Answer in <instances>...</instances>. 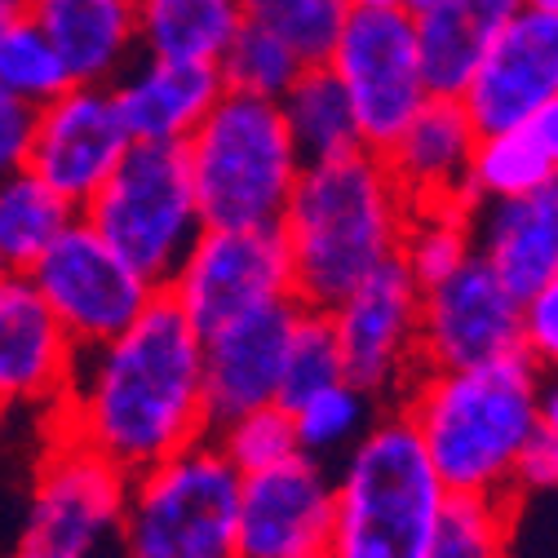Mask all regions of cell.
<instances>
[{
	"instance_id": "1",
	"label": "cell",
	"mask_w": 558,
	"mask_h": 558,
	"mask_svg": "<svg viewBox=\"0 0 558 558\" xmlns=\"http://www.w3.org/2000/svg\"><path fill=\"white\" fill-rule=\"evenodd\" d=\"M58 439H76L124 474H137L208 435L199 332L156 293L116 337L76 351L72 381L49 408Z\"/></svg>"
},
{
	"instance_id": "2",
	"label": "cell",
	"mask_w": 558,
	"mask_h": 558,
	"mask_svg": "<svg viewBox=\"0 0 558 558\" xmlns=\"http://www.w3.org/2000/svg\"><path fill=\"white\" fill-rule=\"evenodd\" d=\"M399 408L448 497H514L510 470L519 448L545 416H558L545 368L523 351L470 368H422Z\"/></svg>"
},
{
	"instance_id": "3",
	"label": "cell",
	"mask_w": 558,
	"mask_h": 558,
	"mask_svg": "<svg viewBox=\"0 0 558 558\" xmlns=\"http://www.w3.org/2000/svg\"><path fill=\"white\" fill-rule=\"evenodd\" d=\"M408 214L412 208L386 160L368 147L302 165L284 218H279L293 298L315 311L341 302L360 279L399 257Z\"/></svg>"
},
{
	"instance_id": "4",
	"label": "cell",
	"mask_w": 558,
	"mask_h": 558,
	"mask_svg": "<svg viewBox=\"0 0 558 558\" xmlns=\"http://www.w3.org/2000/svg\"><path fill=\"white\" fill-rule=\"evenodd\" d=\"M448 501L408 412L381 408L332 478L328 558H426Z\"/></svg>"
},
{
	"instance_id": "5",
	"label": "cell",
	"mask_w": 558,
	"mask_h": 558,
	"mask_svg": "<svg viewBox=\"0 0 558 558\" xmlns=\"http://www.w3.org/2000/svg\"><path fill=\"white\" fill-rule=\"evenodd\" d=\"M182 156L204 227H279L302 173L279 102L227 89L182 143Z\"/></svg>"
},
{
	"instance_id": "6",
	"label": "cell",
	"mask_w": 558,
	"mask_h": 558,
	"mask_svg": "<svg viewBox=\"0 0 558 558\" xmlns=\"http://www.w3.org/2000/svg\"><path fill=\"white\" fill-rule=\"evenodd\" d=\"M240 474L204 439L129 474L116 558H235Z\"/></svg>"
},
{
	"instance_id": "7",
	"label": "cell",
	"mask_w": 558,
	"mask_h": 558,
	"mask_svg": "<svg viewBox=\"0 0 558 558\" xmlns=\"http://www.w3.org/2000/svg\"><path fill=\"white\" fill-rule=\"evenodd\" d=\"M81 218L156 289L204 231L186 156L178 143H129L107 182L81 204Z\"/></svg>"
},
{
	"instance_id": "8",
	"label": "cell",
	"mask_w": 558,
	"mask_h": 558,
	"mask_svg": "<svg viewBox=\"0 0 558 558\" xmlns=\"http://www.w3.org/2000/svg\"><path fill=\"white\" fill-rule=\"evenodd\" d=\"M204 337L231 319L293 298L279 227H204L160 289ZM298 302V298H293Z\"/></svg>"
},
{
	"instance_id": "9",
	"label": "cell",
	"mask_w": 558,
	"mask_h": 558,
	"mask_svg": "<svg viewBox=\"0 0 558 558\" xmlns=\"http://www.w3.org/2000/svg\"><path fill=\"white\" fill-rule=\"evenodd\" d=\"M332 81L355 111L360 143L386 151L390 137L430 98L422 58H416L412 19L403 5L390 10H351L324 58Z\"/></svg>"
},
{
	"instance_id": "10",
	"label": "cell",
	"mask_w": 558,
	"mask_h": 558,
	"mask_svg": "<svg viewBox=\"0 0 558 558\" xmlns=\"http://www.w3.org/2000/svg\"><path fill=\"white\" fill-rule=\"evenodd\" d=\"M124 493L129 474L120 465L76 439L53 435L10 558H102V549L116 541Z\"/></svg>"
},
{
	"instance_id": "11",
	"label": "cell",
	"mask_w": 558,
	"mask_h": 558,
	"mask_svg": "<svg viewBox=\"0 0 558 558\" xmlns=\"http://www.w3.org/2000/svg\"><path fill=\"white\" fill-rule=\"evenodd\" d=\"M23 275L36 284V293L66 328V337L76 341V351L116 337L160 293L81 214L66 222V231Z\"/></svg>"
},
{
	"instance_id": "12",
	"label": "cell",
	"mask_w": 558,
	"mask_h": 558,
	"mask_svg": "<svg viewBox=\"0 0 558 558\" xmlns=\"http://www.w3.org/2000/svg\"><path fill=\"white\" fill-rule=\"evenodd\" d=\"M341 377L368 390L377 403H399L408 381L422 373V289L395 262L328 306Z\"/></svg>"
},
{
	"instance_id": "13",
	"label": "cell",
	"mask_w": 558,
	"mask_h": 558,
	"mask_svg": "<svg viewBox=\"0 0 558 558\" xmlns=\"http://www.w3.org/2000/svg\"><path fill=\"white\" fill-rule=\"evenodd\" d=\"M332 474L298 452L257 474H240L235 558H311L328 554Z\"/></svg>"
},
{
	"instance_id": "14",
	"label": "cell",
	"mask_w": 558,
	"mask_h": 558,
	"mask_svg": "<svg viewBox=\"0 0 558 558\" xmlns=\"http://www.w3.org/2000/svg\"><path fill=\"white\" fill-rule=\"evenodd\" d=\"M129 143L133 137L116 111L111 85H66L58 98L36 107L23 165L81 208L120 165Z\"/></svg>"
},
{
	"instance_id": "15",
	"label": "cell",
	"mask_w": 558,
	"mask_h": 558,
	"mask_svg": "<svg viewBox=\"0 0 558 558\" xmlns=\"http://www.w3.org/2000/svg\"><path fill=\"white\" fill-rule=\"evenodd\" d=\"M519 351V298L483 257L422 293V368H470Z\"/></svg>"
},
{
	"instance_id": "16",
	"label": "cell",
	"mask_w": 558,
	"mask_h": 558,
	"mask_svg": "<svg viewBox=\"0 0 558 558\" xmlns=\"http://www.w3.org/2000/svg\"><path fill=\"white\" fill-rule=\"evenodd\" d=\"M461 107L478 133H497L558 107V14L519 10L487 40L461 89Z\"/></svg>"
},
{
	"instance_id": "17",
	"label": "cell",
	"mask_w": 558,
	"mask_h": 558,
	"mask_svg": "<svg viewBox=\"0 0 558 558\" xmlns=\"http://www.w3.org/2000/svg\"><path fill=\"white\" fill-rule=\"evenodd\" d=\"M293 315H298V302L289 298L199 337V381H204L208 426L227 422V416L244 408L279 399V373H284Z\"/></svg>"
},
{
	"instance_id": "18",
	"label": "cell",
	"mask_w": 558,
	"mask_h": 558,
	"mask_svg": "<svg viewBox=\"0 0 558 558\" xmlns=\"http://www.w3.org/2000/svg\"><path fill=\"white\" fill-rule=\"evenodd\" d=\"M76 364V341L23 270L0 275V403L49 412Z\"/></svg>"
},
{
	"instance_id": "19",
	"label": "cell",
	"mask_w": 558,
	"mask_h": 558,
	"mask_svg": "<svg viewBox=\"0 0 558 558\" xmlns=\"http://www.w3.org/2000/svg\"><path fill=\"white\" fill-rule=\"evenodd\" d=\"M478 129L470 124L461 98H426L412 120L377 151L403 191L408 208H474L470 195V156Z\"/></svg>"
},
{
	"instance_id": "20",
	"label": "cell",
	"mask_w": 558,
	"mask_h": 558,
	"mask_svg": "<svg viewBox=\"0 0 558 558\" xmlns=\"http://www.w3.org/2000/svg\"><path fill=\"white\" fill-rule=\"evenodd\" d=\"M116 111L133 143H186L195 124L222 98V76L214 62H178L133 53V62L111 81Z\"/></svg>"
},
{
	"instance_id": "21",
	"label": "cell",
	"mask_w": 558,
	"mask_h": 558,
	"mask_svg": "<svg viewBox=\"0 0 558 558\" xmlns=\"http://www.w3.org/2000/svg\"><path fill=\"white\" fill-rule=\"evenodd\" d=\"M474 257L523 302L527 293L558 284V191H532L514 199H478L470 208Z\"/></svg>"
},
{
	"instance_id": "22",
	"label": "cell",
	"mask_w": 558,
	"mask_h": 558,
	"mask_svg": "<svg viewBox=\"0 0 558 558\" xmlns=\"http://www.w3.org/2000/svg\"><path fill=\"white\" fill-rule=\"evenodd\" d=\"M72 85H111L137 53V0H23Z\"/></svg>"
},
{
	"instance_id": "23",
	"label": "cell",
	"mask_w": 558,
	"mask_h": 558,
	"mask_svg": "<svg viewBox=\"0 0 558 558\" xmlns=\"http://www.w3.org/2000/svg\"><path fill=\"white\" fill-rule=\"evenodd\" d=\"M558 186V107H545L510 129L478 133L470 156V195L514 199Z\"/></svg>"
},
{
	"instance_id": "24",
	"label": "cell",
	"mask_w": 558,
	"mask_h": 558,
	"mask_svg": "<svg viewBox=\"0 0 558 558\" xmlns=\"http://www.w3.org/2000/svg\"><path fill=\"white\" fill-rule=\"evenodd\" d=\"M240 23V0H137V53L218 62Z\"/></svg>"
},
{
	"instance_id": "25",
	"label": "cell",
	"mask_w": 558,
	"mask_h": 558,
	"mask_svg": "<svg viewBox=\"0 0 558 558\" xmlns=\"http://www.w3.org/2000/svg\"><path fill=\"white\" fill-rule=\"evenodd\" d=\"M279 116H284V129L293 137L302 165H319V160L364 147L355 111L324 62H306L298 81L279 94Z\"/></svg>"
},
{
	"instance_id": "26",
	"label": "cell",
	"mask_w": 558,
	"mask_h": 558,
	"mask_svg": "<svg viewBox=\"0 0 558 558\" xmlns=\"http://www.w3.org/2000/svg\"><path fill=\"white\" fill-rule=\"evenodd\" d=\"M81 208L62 199L45 178H36L27 165L0 173V257L10 270H27Z\"/></svg>"
},
{
	"instance_id": "27",
	"label": "cell",
	"mask_w": 558,
	"mask_h": 558,
	"mask_svg": "<svg viewBox=\"0 0 558 558\" xmlns=\"http://www.w3.org/2000/svg\"><path fill=\"white\" fill-rule=\"evenodd\" d=\"M293 430H298V448L315 461H328L337 452L351 448L368 426H373V416L381 412V403L360 390L355 381H328L319 390H311L306 399H298L293 408Z\"/></svg>"
},
{
	"instance_id": "28",
	"label": "cell",
	"mask_w": 558,
	"mask_h": 558,
	"mask_svg": "<svg viewBox=\"0 0 558 558\" xmlns=\"http://www.w3.org/2000/svg\"><path fill=\"white\" fill-rule=\"evenodd\" d=\"M470 253H474L470 208H412L408 214L399 240V266L422 293L448 279Z\"/></svg>"
},
{
	"instance_id": "29",
	"label": "cell",
	"mask_w": 558,
	"mask_h": 558,
	"mask_svg": "<svg viewBox=\"0 0 558 558\" xmlns=\"http://www.w3.org/2000/svg\"><path fill=\"white\" fill-rule=\"evenodd\" d=\"M214 66H218L227 94H248V98L279 102V94H284L298 81V72H302L306 62L284 40H279L275 32H266L257 23H240Z\"/></svg>"
},
{
	"instance_id": "30",
	"label": "cell",
	"mask_w": 558,
	"mask_h": 558,
	"mask_svg": "<svg viewBox=\"0 0 558 558\" xmlns=\"http://www.w3.org/2000/svg\"><path fill=\"white\" fill-rule=\"evenodd\" d=\"M208 444L222 452V461L235 474H257V470H270V465L302 452L298 430H293V412L279 399L244 408V412L227 416V422L208 426Z\"/></svg>"
},
{
	"instance_id": "31",
	"label": "cell",
	"mask_w": 558,
	"mask_h": 558,
	"mask_svg": "<svg viewBox=\"0 0 558 558\" xmlns=\"http://www.w3.org/2000/svg\"><path fill=\"white\" fill-rule=\"evenodd\" d=\"M514 497H448L426 558H506Z\"/></svg>"
},
{
	"instance_id": "32",
	"label": "cell",
	"mask_w": 558,
	"mask_h": 558,
	"mask_svg": "<svg viewBox=\"0 0 558 558\" xmlns=\"http://www.w3.org/2000/svg\"><path fill=\"white\" fill-rule=\"evenodd\" d=\"M240 14L244 23L275 32L302 62H324L351 14V0H240Z\"/></svg>"
},
{
	"instance_id": "33",
	"label": "cell",
	"mask_w": 558,
	"mask_h": 558,
	"mask_svg": "<svg viewBox=\"0 0 558 558\" xmlns=\"http://www.w3.org/2000/svg\"><path fill=\"white\" fill-rule=\"evenodd\" d=\"M0 85L32 107L58 98L66 85H72L58 49L49 45V36L27 14L0 32Z\"/></svg>"
},
{
	"instance_id": "34",
	"label": "cell",
	"mask_w": 558,
	"mask_h": 558,
	"mask_svg": "<svg viewBox=\"0 0 558 558\" xmlns=\"http://www.w3.org/2000/svg\"><path fill=\"white\" fill-rule=\"evenodd\" d=\"M337 377H341V355H337V337H332L328 311H315V306L298 302L289 345H284V373H279V403L293 408L298 399H306L311 390H319Z\"/></svg>"
},
{
	"instance_id": "35",
	"label": "cell",
	"mask_w": 558,
	"mask_h": 558,
	"mask_svg": "<svg viewBox=\"0 0 558 558\" xmlns=\"http://www.w3.org/2000/svg\"><path fill=\"white\" fill-rule=\"evenodd\" d=\"M558 478V416H545V422L527 435V444L514 457L510 470V493L527 497V493H549Z\"/></svg>"
},
{
	"instance_id": "36",
	"label": "cell",
	"mask_w": 558,
	"mask_h": 558,
	"mask_svg": "<svg viewBox=\"0 0 558 558\" xmlns=\"http://www.w3.org/2000/svg\"><path fill=\"white\" fill-rule=\"evenodd\" d=\"M519 351L541 368L558 355V284H545L519 302Z\"/></svg>"
},
{
	"instance_id": "37",
	"label": "cell",
	"mask_w": 558,
	"mask_h": 558,
	"mask_svg": "<svg viewBox=\"0 0 558 558\" xmlns=\"http://www.w3.org/2000/svg\"><path fill=\"white\" fill-rule=\"evenodd\" d=\"M32 124H36V107L14 98L5 85H0V173L23 169L27 143H32Z\"/></svg>"
},
{
	"instance_id": "38",
	"label": "cell",
	"mask_w": 558,
	"mask_h": 558,
	"mask_svg": "<svg viewBox=\"0 0 558 558\" xmlns=\"http://www.w3.org/2000/svg\"><path fill=\"white\" fill-rule=\"evenodd\" d=\"M14 19H23V0H0V32H5Z\"/></svg>"
},
{
	"instance_id": "39",
	"label": "cell",
	"mask_w": 558,
	"mask_h": 558,
	"mask_svg": "<svg viewBox=\"0 0 558 558\" xmlns=\"http://www.w3.org/2000/svg\"><path fill=\"white\" fill-rule=\"evenodd\" d=\"M390 5H403V0H351V10H390Z\"/></svg>"
},
{
	"instance_id": "40",
	"label": "cell",
	"mask_w": 558,
	"mask_h": 558,
	"mask_svg": "<svg viewBox=\"0 0 558 558\" xmlns=\"http://www.w3.org/2000/svg\"><path fill=\"white\" fill-rule=\"evenodd\" d=\"M10 416H14V408L0 403V448H5V439H10Z\"/></svg>"
},
{
	"instance_id": "41",
	"label": "cell",
	"mask_w": 558,
	"mask_h": 558,
	"mask_svg": "<svg viewBox=\"0 0 558 558\" xmlns=\"http://www.w3.org/2000/svg\"><path fill=\"white\" fill-rule=\"evenodd\" d=\"M523 10H541V14H558V0H523Z\"/></svg>"
},
{
	"instance_id": "42",
	"label": "cell",
	"mask_w": 558,
	"mask_h": 558,
	"mask_svg": "<svg viewBox=\"0 0 558 558\" xmlns=\"http://www.w3.org/2000/svg\"><path fill=\"white\" fill-rule=\"evenodd\" d=\"M5 270H10V266H5V257H0V275H5Z\"/></svg>"
},
{
	"instance_id": "43",
	"label": "cell",
	"mask_w": 558,
	"mask_h": 558,
	"mask_svg": "<svg viewBox=\"0 0 558 558\" xmlns=\"http://www.w3.org/2000/svg\"><path fill=\"white\" fill-rule=\"evenodd\" d=\"M311 558H328V554H311Z\"/></svg>"
}]
</instances>
